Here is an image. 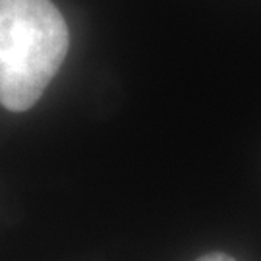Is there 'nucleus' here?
<instances>
[{
    "label": "nucleus",
    "mask_w": 261,
    "mask_h": 261,
    "mask_svg": "<svg viewBox=\"0 0 261 261\" xmlns=\"http://www.w3.org/2000/svg\"><path fill=\"white\" fill-rule=\"evenodd\" d=\"M197 261H236V259L230 257V255H226V253H223V252H211V253L201 255Z\"/></svg>",
    "instance_id": "2"
},
{
    "label": "nucleus",
    "mask_w": 261,
    "mask_h": 261,
    "mask_svg": "<svg viewBox=\"0 0 261 261\" xmlns=\"http://www.w3.org/2000/svg\"><path fill=\"white\" fill-rule=\"evenodd\" d=\"M70 33L50 0H0V105L31 109L64 62Z\"/></svg>",
    "instance_id": "1"
}]
</instances>
